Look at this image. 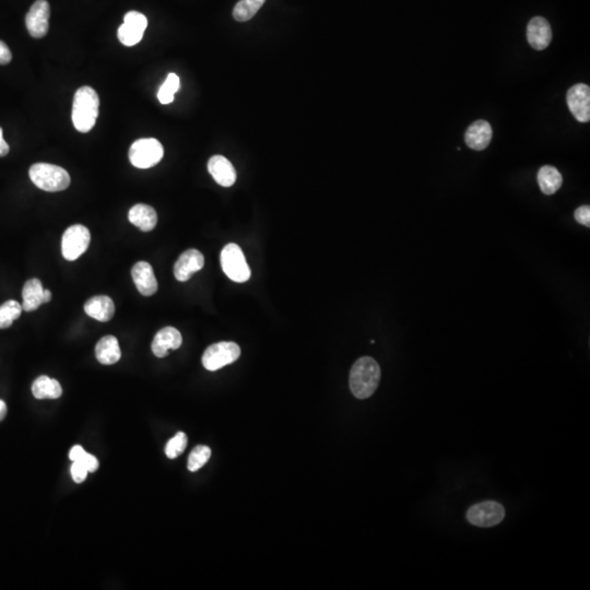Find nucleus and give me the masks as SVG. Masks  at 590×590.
Masks as SVG:
<instances>
[{
    "label": "nucleus",
    "mask_w": 590,
    "mask_h": 590,
    "mask_svg": "<svg viewBox=\"0 0 590 590\" xmlns=\"http://www.w3.org/2000/svg\"><path fill=\"white\" fill-rule=\"evenodd\" d=\"M29 175L33 184L45 192H61L70 185L68 172L49 163H35L30 168Z\"/></svg>",
    "instance_id": "obj_3"
},
{
    "label": "nucleus",
    "mask_w": 590,
    "mask_h": 590,
    "mask_svg": "<svg viewBox=\"0 0 590 590\" xmlns=\"http://www.w3.org/2000/svg\"><path fill=\"white\" fill-rule=\"evenodd\" d=\"M128 219L130 223L140 228L142 232H150L154 230L158 223V214L152 207L148 204H135L129 210Z\"/></svg>",
    "instance_id": "obj_20"
},
{
    "label": "nucleus",
    "mask_w": 590,
    "mask_h": 590,
    "mask_svg": "<svg viewBox=\"0 0 590 590\" xmlns=\"http://www.w3.org/2000/svg\"><path fill=\"white\" fill-rule=\"evenodd\" d=\"M183 338L180 331L174 327L162 328L153 339L151 349L158 357H166L172 350H178L182 345Z\"/></svg>",
    "instance_id": "obj_15"
},
{
    "label": "nucleus",
    "mask_w": 590,
    "mask_h": 590,
    "mask_svg": "<svg viewBox=\"0 0 590 590\" xmlns=\"http://www.w3.org/2000/svg\"><path fill=\"white\" fill-rule=\"evenodd\" d=\"M204 265V257L199 250H188L178 257L174 265V276L180 282L188 281L195 272L200 271Z\"/></svg>",
    "instance_id": "obj_12"
},
{
    "label": "nucleus",
    "mask_w": 590,
    "mask_h": 590,
    "mask_svg": "<svg viewBox=\"0 0 590 590\" xmlns=\"http://www.w3.org/2000/svg\"><path fill=\"white\" fill-rule=\"evenodd\" d=\"M9 146L6 142L5 139L0 138V156H6L9 153Z\"/></svg>",
    "instance_id": "obj_33"
},
{
    "label": "nucleus",
    "mask_w": 590,
    "mask_h": 590,
    "mask_svg": "<svg viewBox=\"0 0 590 590\" xmlns=\"http://www.w3.org/2000/svg\"><path fill=\"white\" fill-rule=\"evenodd\" d=\"M527 39L530 47L537 51H543L552 41V31L548 20L542 17H534L530 20L527 27Z\"/></svg>",
    "instance_id": "obj_16"
},
{
    "label": "nucleus",
    "mask_w": 590,
    "mask_h": 590,
    "mask_svg": "<svg viewBox=\"0 0 590 590\" xmlns=\"http://www.w3.org/2000/svg\"><path fill=\"white\" fill-rule=\"evenodd\" d=\"M188 435L183 432H178V434L175 435L174 437H172V438L168 441V444H166V456H168L170 459L178 458V457L180 456V455H182L183 453L185 452V450H186V447H188Z\"/></svg>",
    "instance_id": "obj_28"
},
{
    "label": "nucleus",
    "mask_w": 590,
    "mask_h": 590,
    "mask_svg": "<svg viewBox=\"0 0 590 590\" xmlns=\"http://www.w3.org/2000/svg\"><path fill=\"white\" fill-rule=\"evenodd\" d=\"M49 4L47 0H37L25 17V25L30 35L42 39L49 32Z\"/></svg>",
    "instance_id": "obj_11"
},
{
    "label": "nucleus",
    "mask_w": 590,
    "mask_h": 590,
    "mask_svg": "<svg viewBox=\"0 0 590 590\" xmlns=\"http://www.w3.org/2000/svg\"><path fill=\"white\" fill-rule=\"evenodd\" d=\"M492 127L486 121L481 119L470 125L465 135L467 146L472 150L482 151L488 148L492 140Z\"/></svg>",
    "instance_id": "obj_17"
},
{
    "label": "nucleus",
    "mask_w": 590,
    "mask_h": 590,
    "mask_svg": "<svg viewBox=\"0 0 590 590\" xmlns=\"http://www.w3.org/2000/svg\"><path fill=\"white\" fill-rule=\"evenodd\" d=\"M22 299H23L22 302L23 311H35L42 304L51 301V292L49 290H44L42 282L37 278H33L25 282V287L22 290Z\"/></svg>",
    "instance_id": "obj_13"
},
{
    "label": "nucleus",
    "mask_w": 590,
    "mask_h": 590,
    "mask_svg": "<svg viewBox=\"0 0 590 590\" xmlns=\"http://www.w3.org/2000/svg\"><path fill=\"white\" fill-rule=\"evenodd\" d=\"M131 277L138 291L145 297H151L158 291V281L149 262H136L131 269Z\"/></svg>",
    "instance_id": "obj_14"
},
{
    "label": "nucleus",
    "mask_w": 590,
    "mask_h": 590,
    "mask_svg": "<svg viewBox=\"0 0 590 590\" xmlns=\"http://www.w3.org/2000/svg\"><path fill=\"white\" fill-rule=\"evenodd\" d=\"M6 414H7V405H6L5 401L0 399V421L5 419Z\"/></svg>",
    "instance_id": "obj_34"
},
{
    "label": "nucleus",
    "mask_w": 590,
    "mask_h": 590,
    "mask_svg": "<svg viewBox=\"0 0 590 590\" xmlns=\"http://www.w3.org/2000/svg\"><path fill=\"white\" fill-rule=\"evenodd\" d=\"M91 242L89 228L81 224H75L66 230L61 240V253L63 258L73 262L87 252Z\"/></svg>",
    "instance_id": "obj_6"
},
{
    "label": "nucleus",
    "mask_w": 590,
    "mask_h": 590,
    "mask_svg": "<svg viewBox=\"0 0 590 590\" xmlns=\"http://www.w3.org/2000/svg\"><path fill=\"white\" fill-rule=\"evenodd\" d=\"M95 357L103 365H113L118 362L122 352L116 338L114 336H105L100 339L95 347Z\"/></svg>",
    "instance_id": "obj_21"
},
{
    "label": "nucleus",
    "mask_w": 590,
    "mask_h": 590,
    "mask_svg": "<svg viewBox=\"0 0 590 590\" xmlns=\"http://www.w3.org/2000/svg\"><path fill=\"white\" fill-rule=\"evenodd\" d=\"M180 80L178 75L170 73L166 78V82L158 92V99L162 104H170L174 101V94L180 90Z\"/></svg>",
    "instance_id": "obj_26"
},
{
    "label": "nucleus",
    "mask_w": 590,
    "mask_h": 590,
    "mask_svg": "<svg viewBox=\"0 0 590 590\" xmlns=\"http://www.w3.org/2000/svg\"><path fill=\"white\" fill-rule=\"evenodd\" d=\"M505 518V508L496 500H486L472 506L467 512L470 524L481 528L494 527Z\"/></svg>",
    "instance_id": "obj_7"
},
{
    "label": "nucleus",
    "mask_w": 590,
    "mask_h": 590,
    "mask_svg": "<svg viewBox=\"0 0 590 590\" xmlns=\"http://www.w3.org/2000/svg\"><path fill=\"white\" fill-rule=\"evenodd\" d=\"M211 457V450L209 447L199 445L195 447L188 457V468L190 472H196L208 462Z\"/></svg>",
    "instance_id": "obj_27"
},
{
    "label": "nucleus",
    "mask_w": 590,
    "mask_h": 590,
    "mask_svg": "<svg viewBox=\"0 0 590 590\" xmlns=\"http://www.w3.org/2000/svg\"><path fill=\"white\" fill-rule=\"evenodd\" d=\"M22 311L21 304L13 300L0 305V329H6L13 325V321L21 316Z\"/></svg>",
    "instance_id": "obj_25"
},
{
    "label": "nucleus",
    "mask_w": 590,
    "mask_h": 590,
    "mask_svg": "<svg viewBox=\"0 0 590 590\" xmlns=\"http://www.w3.org/2000/svg\"><path fill=\"white\" fill-rule=\"evenodd\" d=\"M13 59V54L4 42L0 41V65H7Z\"/></svg>",
    "instance_id": "obj_32"
},
{
    "label": "nucleus",
    "mask_w": 590,
    "mask_h": 590,
    "mask_svg": "<svg viewBox=\"0 0 590 590\" xmlns=\"http://www.w3.org/2000/svg\"><path fill=\"white\" fill-rule=\"evenodd\" d=\"M70 472L71 477H73L75 484H82L83 481L87 479V474H89L85 467L82 464H80V462H73Z\"/></svg>",
    "instance_id": "obj_29"
},
{
    "label": "nucleus",
    "mask_w": 590,
    "mask_h": 590,
    "mask_svg": "<svg viewBox=\"0 0 590 590\" xmlns=\"http://www.w3.org/2000/svg\"><path fill=\"white\" fill-rule=\"evenodd\" d=\"M574 216H575V220L578 222V223L583 224V226H589L590 207H579V208H577V209L575 210V214H574Z\"/></svg>",
    "instance_id": "obj_31"
},
{
    "label": "nucleus",
    "mask_w": 590,
    "mask_h": 590,
    "mask_svg": "<svg viewBox=\"0 0 590 590\" xmlns=\"http://www.w3.org/2000/svg\"><path fill=\"white\" fill-rule=\"evenodd\" d=\"M148 27L147 17L138 11H129L125 15L124 23L119 27L117 37L125 47H135L142 39Z\"/></svg>",
    "instance_id": "obj_9"
},
{
    "label": "nucleus",
    "mask_w": 590,
    "mask_h": 590,
    "mask_svg": "<svg viewBox=\"0 0 590 590\" xmlns=\"http://www.w3.org/2000/svg\"><path fill=\"white\" fill-rule=\"evenodd\" d=\"M562 182H563V178H562L561 173L554 166H542L538 172V183H539L540 190L544 195L550 196V195L555 194L561 188Z\"/></svg>",
    "instance_id": "obj_23"
},
{
    "label": "nucleus",
    "mask_w": 590,
    "mask_h": 590,
    "mask_svg": "<svg viewBox=\"0 0 590 590\" xmlns=\"http://www.w3.org/2000/svg\"><path fill=\"white\" fill-rule=\"evenodd\" d=\"M77 462L82 464L89 472H97V469H99V460H97V457L91 454H87V452L83 453L82 456L80 457V459Z\"/></svg>",
    "instance_id": "obj_30"
},
{
    "label": "nucleus",
    "mask_w": 590,
    "mask_h": 590,
    "mask_svg": "<svg viewBox=\"0 0 590 590\" xmlns=\"http://www.w3.org/2000/svg\"><path fill=\"white\" fill-rule=\"evenodd\" d=\"M32 393L37 399H57L61 396L63 388L56 379L42 375L32 385Z\"/></svg>",
    "instance_id": "obj_22"
},
{
    "label": "nucleus",
    "mask_w": 590,
    "mask_h": 590,
    "mask_svg": "<svg viewBox=\"0 0 590 590\" xmlns=\"http://www.w3.org/2000/svg\"><path fill=\"white\" fill-rule=\"evenodd\" d=\"M100 99L91 87H82L75 92L73 103V126L80 133H89L99 116Z\"/></svg>",
    "instance_id": "obj_2"
},
{
    "label": "nucleus",
    "mask_w": 590,
    "mask_h": 590,
    "mask_svg": "<svg viewBox=\"0 0 590 590\" xmlns=\"http://www.w3.org/2000/svg\"><path fill=\"white\" fill-rule=\"evenodd\" d=\"M208 171L214 180L223 188H231L236 182V171L223 156H214L208 162Z\"/></svg>",
    "instance_id": "obj_18"
},
{
    "label": "nucleus",
    "mask_w": 590,
    "mask_h": 590,
    "mask_svg": "<svg viewBox=\"0 0 590 590\" xmlns=\"http://www.w3.org/2000/svg\"><path fill=\"white\" fill-rule=\"evenodd\" d=\"M240 348L235 343H218L207 348L202 355V365L208 371H218L235 362L240 357Z\"/></svg>",
    "instance_id": "obj_8"
},
{
    "label": "nucleus",
    "mask_w": 590,
    "mask_h": 590,
    "mask_svg": "<svg viewBox=\"0 0 590 590\" xmlns=\"http://www.w3.org/2000/svg\"><path fill=\"white\" fill-rule=\"evenodd\" d=\"M164 156L160 141L154 138L139 139L129 149V160L138 168H150L156 166Z\"/></svg>",
    "instance_id": "obj_4"
},
{
    "label": "nucleus",
    "mask_w": 590,
    "mask_h": 590,
    "mask_svg": "<svg viewBox=\"0 0 590 590\" xmlns=\"http://www.w3.org/2000/svg\"><path fill=\"white\" fill-rule=\"evenodd\" d=\"M265 1L266 0H240L234 7V19L238 22L248 21L255 17Z\"/></svg>",
    "instance_id": "obj_24"
},
{
    "label": "nucleus",
    "mask_w": 590,
    "mask_h": 590,
    "mask_svg": "<svg viewBox=\"0 0 590 590\" xmlns=\"http://www.w3.org/2000/svg\"><path fill=\"white\" fill-rule=\"evenodd\" d=\"M85 311L92 319L106 323L114 316L115 304L107 295H97L85 302Z\"/></svg>",
    "instance_id": "obj_19"
},
{
    "label": "nucleus",
    "mask_w": 590,
    "mask_h": 590,
    "mask_svg": "<svg viewBox=\"0 0 590 590\" xmlns=\"http://www.w3.org/2000/svg\"><path fill=\"white\" fill-rule=\"evenodd\" d=\"M381 381V367L373 357L357 359L350 371V389L357 399H367L376 391Z\"/></svg>",
    "instance_id": "obj_1"
},
{
    "label": "nucleus",
    "mask_w": 590,
    "mask_h": 590,
    "mask_svg": "<svg viewBox=\"0 0 590 590\" xmlns=\"http://www.w3.org/2000/svg\"><path fill=\"white\" fill-rule=\"evenodd\" d=\"M567 106L576 121L588 123L590 121V87L577 83L568 90L566 95Z\"/></svg>",
    "instance_id": "obj_10"
},
{
    "label": "nucleus",
    "mask_w": 590,
    "mask_h": 590,
    "mask_svg": "<svg viewBox=\"0 0 590 590\" xmlns=\"http://www.w3.org/2000/svg\"><path fill=\"white\" fill-rule=\"evenodd\" d=\"M221 266L224 274L234 282L243 283L250 280V266L246 262L243 250L236 244H228L222 250Z\"/></svg>",
    "instance_id": "obj_5"
}]
</instances>
